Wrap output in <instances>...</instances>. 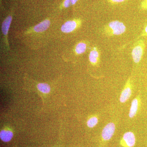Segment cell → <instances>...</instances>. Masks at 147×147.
Returning <instances> with one entry per match:
<instances>
[{
    "label": "cell",
    "instance_id": "cell-1",
    "mask_svg": "<svg viewBox=\"0 0 147 147\" xmlns=\"http://www.w3.org/2000/svg\"><path fill=\"white\" fill-rule=\"evenodd\" d=\"M105 32L110 35H119L126 30V27L122 22L118 21L110 22L105 27Z\"/></svg>",
    "mask_w": 147,
    "mask_h": 147
},
{
    "label": "cell",
    "instance_id": "cell-2",
    "mask_svg": "<svg viewBox=\"0 0 147 147\" xmlns=\"http://www.w3.org/2000/svg\"><path fill=\"white\" fill-rule=\"evenodd\" d=\"M145 48V44L143 40L139 41L137 45H135L132 50L131 55L134 62L139 63L142 59L144 54Z\"/></svg>",
    "mask_w": 147,
    "mask_h": 147
},
{
    "label": "cell",
    "instance_id": "cell-3",
    "mask_svg": "<svg viewBox=\"0 0 147 147\" xmlns=\"http://www.w3.org/2000/svg\"><path fill=\"white\" fill-rule=\"evenodd\" d=\"M136 137L132 131H129L123 134L120 142L123 147H133L136 144Z\"/></svg>",
    "mask_w": 147,
    "mask_h": 147
},
{
    "label": "cell",
    "instance_id": "cell-4",
    "mask_svg": "<svg viewBox=\"0 0 147 147\" xmlns=\"http://www.w3.org/2000/svg\"><path fill=\"white\" fill-rule=\"evenodd\" d=\"M116 127L115 123L110 122L107 124L102 129L101 138L103 142H108L111 139L115 134Z\"/></svg>",
    "mask_w": 147,
    "mask_h": 147
},
{
    "label": "cell",
    "instance_id": "cell-5",
    "mask_svg": "<svg viewBox=\"0 0 147 147\" xmlns=\"http://www.w3.org/2000/svg\"><path fill=\"white\" fill-rule=\"evenodd\" d=\"M131 93H132V90H131V79L129 78L127 80L125 86L124 87L121 93L119 98L120 102L121 103L126 102L131 97Z\"/></svg>",
    "mask_w": 147,
    "mask_h": 147
},
{
    "label": "cell",
    "instance_id": "cell-6",
    "mask_svg": "<svg viewBox=\"0 0 147 147\" xmlns=\"http://www.w3.org/2000/svg\"><path fill=\"white\" fill-rule=\"evenodd\" d=\"M141 103V98L139 96L134 98L131 102V107L129 113V117L133 118L137 115L139 105Z\"/></svg>",
    "mask_w": 147,
    "mask_h": 147
},
{
    "label": "cell",
    "instance_id": "cell-7",
    "mask_svg": "<svg viewBox=\"0 0 147 147\" xmlns=\"http://www.w3.org/2000/svg\"><path fill=\"white\" fill-rule=\"evenodd\" d=\"M77 23L75 21H68L63 25L61 30L64 33H69L73 31L77 27Z\"/></svg>",
    "mask_w": 147,
    "mask_h": 147
},
{
    "label": "cell",
    "instance_id": "cell-8",
    "mask_svg": "<svg viewBox=\"0 0 147 147\" xmlns=\"http://www.w3.org/2000/svg\"><path fill=\"white\" fill-rule=\"evenodd\" d=\"M50 24V22L49 20H45L36 26L34 28V30L37 32L44 31L49 28Z\"/></svg>",
    "mask_w": 147,
    "mask_h": 147
},
{
    "label": "cell",
    "instance_id": "cell-9",
    "mask_svg": "<svg viewBox=\"0 0 147 147\" xmlns=\"http://www.w3.org/2000/svg\"><path fill=\"white\" fill-rule=\"evenodd\" d=\"M13 137V132L9 130H2L0 132V138L3 142H9Z\"/></svg>",
    "mask_w": 147,
    "mask_h": 147
},
{
    "label": "cell",
    "instance_id": "cell-10",
    "mask_svg": "<svg viewBox=\"0 0 147 147\" xmlns=\"http://www.w3.org/2000/svg\"><path fill=\"white\" fill-rule=\"evenodd\" d=\"M12 21V17L11 16H7L4 21L3 22L2 25V31L3 33L5 35H7L8 34L9 29L11 23Z\"/></svg>",
    "mask_w": 147,
    "mask_h": 147
},
{
    "label": "cell",
    "instance_id": "cell-11",
    "mask_svg": "<svg viewBox=\"0 0 147 147\" xmlns=\"http://www.w3.org/2000/svg\"><path fill=\"white\" fill-rule=\"evenodd\" d=\"M94 50H92L90 53L89 55V60L90 62L92 64L95 65L98 61L99 58V54L98 52L96 50L95 48Z\"/></svg>",
    "mask_w": 147,
    "mask_h": 147
},
{
    "label": "cell",
    "instance_id": "cell-12",
    "mask_svg": "<svg viewBox=\"0 0 147 147\" xmlns=\"http://www.w3.org/2000/svg\"><path fill=\"white\" fill-rule=\"evenodd\" d=\"M37 88L40 91L44 94L49 93L51 90L50 86L45 83H40L38 84Z\"/></svg>",
    "mask_w": 147,
    "mask_h": 147
},
{
    "label": "cell",
    "instance_id": "cell-13",
    "mask_svg": "<svg viewBox=\"0 0 147 147\" xmlns=\"http://www.w3.org/2000/svg\"><path fill=\"white\" fill-rule=\"evenodd\" d=\"M98 121V118L96 116L92 117L87 121V126L90 128H93L97 124Z\"/></svg>",
    "mask_w": 147,
    "mask_h": 147
},
{
    "label": "cell",
    "instance_id": "cell-14",
    "mask_svg": "<svg viewBox=\"0 0 147 147\" xmlns=\"http://www.w3.org/2000/svg\"><path fill=\"white\" fill-rule=\"evenodd\" d=\"M86 50V45L84 42H80L76 45L75 51L77 54L84 53Z\"/></svg>",
    "mask_w": 147,
    "mask_h": 147
},
{
    "label": "cell",
    "instance_id": "cell-15",
    "mask_svg": "<svg viewBox=\"0 0 147 147\" xmlns=\"http://www.w3.org/2000/svg\"><path fill=\"white\" fill-rule=\"evenodd\" d=\"M78 0H65L64 2V6L68 7L71 5L75 4Z\"/></svg>",
    "mask_w": 147,
    "mask_h": 147
},
{
    "label": "cell",
    "instance_id": "cell-16",
    "mask_svg": "<svg viewBox=\"0 0 147 147\" xmlns=\"http://www.w3.org/2000/svg\"><path fill=\"white\" fill-rule=\"evenodd\" d=\"M141 7L143 10H147V0H143L141 3Z\"/></svg>",
    "mask_w": 147,
    "mask_h": 147
},
{
    "label": "cell",
    "instance_id": "cell-17",
    "mask_svg": "<svg viewBox=\"0 0 147 147\" xmlns=\"http://www.w3.org/2000/svg\"><path fill=\"white\" fill-rule=\"evenodd\" d=\"M142 36H147V25L145 27L143 32H142Z\"/></svg>",
    "mask_w": 147,
    "mask_h": 147
},
{
    "label": "cell",
    "instance_id": "cell-18",
    "mask_svg": "<svg viewBox=\"0 0 147 147\" xmlns=\"http://www.w3.org/2000/svg\"><path fill=\"white\" fill-rule=\"evenodd\" d=\"M111 2L114 3H120L124 1L125 0H110Z\"/></svg>",
    "mask_w": 147,
    "mask_h": 147
}]
</instances>
